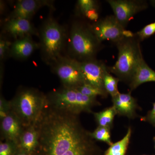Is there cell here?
<instances>
[{
  "mask_svg": "<svg viewBox=\"0 0 155 155\" xmlns=\"http://www.w3.org/2000/svg\"><path fill=\"white\" fill-rule=\"evenodd\" d=\"M155 33V22L146 25L141 30L135 33L140 41L148 38Z\"/></svg>",
  "mask_w": 155,
  "mask_h": 155,
  "instance_id": "cell-25",
  "label": "cell"
},
{
  "mask_svg": "<svg viewBox=\"0 0 155 155\" xmlns=\"http://www.w3.org/2000/svg\"><path fill=\"white\" fill-rule=\"evenodd\" d=\"M77 89L82 94L92 97H96L97 96L106 97L108 95L106 92L86 84H84Z\"/></svg>",
  "mask_w": 155,
  "mask_h": 155,
  "instance_id": "cell-22",
  "label": "cell"
},
{
  "mask_svg": "<svg viewBox=\"0 0 155 155\" xmlns=\"http://www.w3.org/2000/svg\"><path fill=\"white\" fill-rule=\"evenodd\" d=\"M38 46L31 36L24 37L15 40L11 43L9 54L16 59H25L30 57Z\"/></svg>",
  "mask_w": 155,
  "mask_h": 155,
  "instance_id": "cell-15",
  "label": "cell"
},
{
  "mask_svg": "<svg viewBox=\"0 0 155 155\" xmlns=\"http://www.w3.org/2000/svg\"><path fill=\"white\" fill-rule=\"evenodd\" d=\"M151 81L155 82V71L148 66L143 57L129 83L130 90L137 88L142 84Z\"/></svg>",
  "mask_w": 155,
  "mask_h": 155,
  "instance_id": "cell-16",
  "label": "cell"
},
{
  "mask_svg": "<svg viewBox=\"0 0 155 155\" xmlns=\"http://www.w3.org/2000/svg\"><path fill=\"white\" fill-rule=\"evenodd\" d=\"M69 40L71 58L79 62L95 59L102 47V42L92 31L89 24L78 21L72 24Z\"/></svg>",
  "mask_w": 155,
  "mask_h": 155,
  "instance_id": "cell-4",
  "label": "cell"
},
{
  "mask_svg": "<svg viewBox=\"0 0 155 155\" xmlns=\"http://www.w3.org/2000/svg\"><path fill=\"white\" fill-rule=\"evenodd\" d=\"M15 155H30L28 153L25 152V150H22L21 148L18 147L17 151Z\"/></svg>",
  "mask_w": 155,
  "mask_h": 155,
  "instance_id": "cell-29",
  "label": "cell"
},
{
  "mask_svg": "<svg viewBox=\"0 0 155 155\" xmlns=\"http://www.w3.org/2000/svg\"><path fill=\"white\" fill-rule=\"evenodd\" d=\"M112 101L117 115L127 116L130 119L136 116L137 100L132 96L130 92L126 94L119 93L112 97Z\"/></svg>",
  "mask_w": 155,
  "mask_h": 155,
  "instance_id": "cell-14",
  "label": "cell"
},
{
  "mask_svg": "<svg viewBox=\"0 0 155 155\" xmlns=\"http://www.w3.org/2000/svg\"><path fill=\"white\" fill-rule=\"evenodd\" d=\"M80 62L84 84L106 92L104 84V74L107 69L106 64L96 58Z\"/></svg>",
  "mask_w": 155,
  "mask_h": 155,
  "instance_id": "cell-10",
  "label": "cell"
},
{
  "mask_svg": "<svg viewBox=\"0 0 155 155\" xmlns=\"http://www.w3.org/2000/svg\"><path fill=\"white\" fill-rule=\"evenodd\" d=\"M11 43L5 37H0V60L3 61L9 54Z\"/></svg>",
  "mask_w": 155,
  "mask_h": 155,
  "instance_id": "cell-26",
  "label": "cell"
},
{
  "mask_svg": "<svg viewBox=\"0 0 155 155\" xmlns=\"http://www.w3.org/2000/svg\"><path fill=\"white\" fill-rule=\"evenodd\" d=\"M48 104L52 107L78 115L82 112L91 113L92 108L99 105L96 97L87 96L77 89L63 87L47 95Z\"/></svg>",
  "mask_w": 155,
  "mask_h": 155,
  "instance_id": "cell-5",
  "label": "cell"
},
{
  "mask_svg": "<svg viewBox=\"0 0 155 155\" xmlns=\"http://www.w3.org/2000/svg\"><path fill=\"white\" fill-rule=\"evenodd\" d=\"M154 141L155 142V137L154 138Z\"/></svg>",
  "mask_w": 155,
  "mask_h": 155,
  "instance_id": "cell-30",
  "label": "cell"
},
{
  "mask_svg": "<svg viewBox=\"0 0 155 155\" xmlns=\"http://www.w3.org/2000/svg\"><path fill=\"white\" fill-rule=\"evenodd\" d=\"M18 147V145L13 142L1 141L0 143V155H15Z\"/></svg>",
  "mask_w": 155,
  "mask_h": 155,
  "instance_id": "cell-24",
  "label": "cell"
},
{
  "mask_svg": "<svg viewBox=\"0 0 155 155\" xmlns=\"http://www.w3.org/2000/svg\"><path fill=\"white\" fill-rule=\"evenodd\" d=\"M90 135L94 140L104 142L109 145L113 143L111 140L110 129L108 127L98 126L93 132H90Z\"/></svg>",
  "mask_w": 155,
  "mask_h": 155,
  "instance_id": "cell-21",
  "label": "cell"
},
{
  "mask_svg": "<svg viewBox=\"0 0 155 155\" xmlns=\"http://www.w3.org/2000/svg\"><path fill=\"white\" fill-rule=\"evenodd\" d=\"M51 2L41 0H20L18 1L5 21L13 19L21 18L30 19L39 9L45 6L51 7Z\"/></svg>",
  "mask_w": 155,
  "mask_h": 155,
  "instance_id": "cell-12",
  "label": "cell"
},
{
  "mask_svg": "<svg viewBox=\"0 0 155 155\" xmlns=\"http://www.w3.org/2000/svg\"><path fill=\"white\" fill-rule=\"evenodd\" d=\"M140 41L135 34L123 38L116 44L118 59L114 66L107 67L110 72L120 81L130 83L141 58Z\"/></svg>",
  "mask_w": 155,
  "mask_h": 155,
  "instance_id": "cell-2",
  "label": "cell"
},
{
  "mask_svg": "<svg viewBox=\"0 0 155 155\" xmlns=\"http://www.w3.org/2000/svg\"><path fill=\"white\" fill-rule=\"evenodd\" d=\"M143 120L147 121L155 126V102L153 105V108L148 113L147 116L143 118Z\"/></svg>",
  "mask_w": 155,
  "mask_h": 155,
  "instance_id": "cell-28",
  "label": "cell"
},
{
  "mask_svg": "<svg viewBox=\"0 0 155 155\" xmlns=\"http://www.w3.org/2000/svg\"><path fill=\"white\" fill-rule=\"evenodd\" d=\"M25 127L17 115L12 111L1 119V138L5 141L19 145L20 135Z\"/></svg>",
  "mask_w": 155,
  "mask_h": 155,
  "instance_id": "cell-11",
  "label": "cell"
},
{
  "mask_svg": "<svg viewBox=\"0 0 155 155\" xmlns=\"http://www.w3.org/2000/svg\"><path fill=\"white\" fill-rule=\"evenodd\" d=\"M120 79L114 77L110 74L108 69H106L104 76V84L105 90L108 94H110L112 97L116 96L119 92L118 91V82Z\"/></svg>",
  "mask_w": 155,
  "mask_h": 155,
  "instance_id": "cell-20",
  "label": "cell"
},
{
  "mask_svg": "<svg viewBox=\"0 0 155 155\" xmlns=\"http://www.w3.org/2000/svg\"><path fill=\"white\" fill-rule=\"evenodd\" d=\"M89 25L92 31L101 42L110 41L116 44L125 37L134 34L126 30L114 15L107 16Z\"/></svg>",
  "mask_w": 155,
  "mask_h": 155,
  "instance_id": "cell-8",
  "label": "cell"
},
{
  "mask_svg": "<svg viewBox=\"0 0 155 155\" xmlns=\"http://www.w3.org/2000/svg\"><path fill=\"white\" fill-rule=\"evenodd\" d=\"M4 31L15 38L38 35V32L30 21V19H13L5 21Z\"/></svg>",
  "mask_w": 155,
  "mask_h": 155,
  "instance_id": "cell-13",
  "label": "cell"
},
{
  "mask_svg": "<svg viewBox=\"0 0 155 155\" xmlns=\"http://www.w3.org/2000/svg\"><path fill=\"white\" fill-rule=\"evenodd\" d=\"M114 11V16L124 28L134 16L148 8L144 1L140 0H108Z\"/></svg>",
  "mask_w": 155,
  "mask_h": 155,
  "instance_id": "cell-9",
  "label": "cell"
},
{
  "mask_svg": "<svg viewBox=\"0 0 155 155\" xmlns=\"http://www.w3.org/2000/svg\"><path fill=\"white\" fill-rule=\"evenodd\" d=\"M40 37V48L44 61L52 64L61 56L66 37L65 29L50 17L42 26Z\"/></svg>",
  "mask_w": 155,
  "mask_h": 155,
  "instance_id": "cell-6",
  "label": "cell"
},
{
  "mask_svg": "<svg viewBox=\"0 0 155 155\" xmlns=\"http://www.w3.org/2000/svg\"><path fill=\"white\" fill-rule=\"evenodd\" d=\"M78 116L55 109L47 102L35 125L38 145L34 155H95L98 147Z\"/></svg>",
  "mask_w": 155,
  "mask_h": 155,
  "instance_id": "cell-1",
  "label": "cell"
},
{
  "mask_svg": "<svg viewBox=\"0 0 155 155\" xmlns=\"http://www.w3.org/2000/svg\"><path fill=\"white\" fill-rule=\"evenodd\" d=\"M38 145V132L35 125L25 127L19 141L18 147L30 155H34Z\"/></svg>",
  "mask_w": 155,
  "mask_h": 155,
  "instance_id": "cell-17",
  "label": "cell"
},
{
  "mask_svg": "<svg viewBox=\"0 0 155 155\" xmlns=\"http://www.w3.org/2000/svg\"><path fill=\"white\" fill-rule=\"evenodd\" d=\"M116 115L117 113L113 106L101 112L94 113L98 126L108 127L110 129L113 126L114 117Z\"/></svg>",
  "mask_w": 155,
  "mask_h": 155,
  "instance_id": "cell-19",
  "label": "cell"
},
{
  "mask_svg": "<svg viewBox=\"0 0 155 155\" xmlns=\"http://www.w3.org/2000/svg\"><path fill=\"white\" fill-rule=\"evenodd\" d=\"M10 101H8L1 96L0 97V119H2L11 112Z\"/></svg>",
  "mask_w": 155,
  "mask_h": 155,
  "instance_id": "cell-27",
  "label": "cell"
},
{
  "mask_svg": "<svg viewBox=\"0 0 155 155\" xmlns=\"http://www.w3.org/2000/svg\"><path fill=\"white\" fill-rule=\"evenodd\" d=\"M52 65L63 87L77 89L84 84L79 61L71 57L61 56Z\"/></svg>",
  "mask_w": 155,
  "mask_h": 155,
  "instance_id": "cell-7",
  "label": "cell"
},
{
  "mask_svg": "<svg viewBox=\"0 0 155 155\" xmlns=\"http://www.w3.org/2000/svg\"><path fill=\"white\" fill-rule=\"evenodd\" d=\"M131 133V127H129L125 137L121 140L110 146L104 155H125L130 143Z\"/></svg>",
  "mask_w": 155,
  "mask_h": 155,
  "instance_id": "cell-18",
  "label": "cell"
},
{
  "mask_svg": "<svg viewBox=\"0 0 155 155\" xmlns=\"http://www.w3.org/2000/svg\"><path fill=\"white\" fill-rule=\"evenodd\" d=\"M77 7L78 12L84 14L93 9L98 8L97 2L94 0H79L78 1Z\"/></svg>",
  "mask_w": 155,
  "mask_h": 155,
  "instance_id": "cell-23",
  "label": "cell"
},
{
  "mask_svg": "<svg viewBox=\"0 0 155 155\" xmlns=\"http://www.w3.org/2000/svg\"><path fill=\"white\" fill-rule=\"evenodd\" d=\"M47 102V95L33 88L20 89L10 101L11 111L25 127L35 125Z\"/></svg>",
  "mask_w": 155,
  "mask_h": 155,
  "instance_id": "cell-3",
  "label": "cell"
}]
</instances>
